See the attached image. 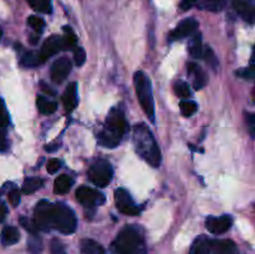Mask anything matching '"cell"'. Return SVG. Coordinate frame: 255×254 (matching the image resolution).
Returning <instances> with one entry per match:
<instances>
[{
  "label": "cell",
  "instance_id": "1",
  "mask_svg": "<svg viewBox=\"0 0 255 254\" xmlns=\"http://www.w3.org/2000/svg\"><path fill=\"white\" fill-rule=\"evenodd\" d=\"M132 141L136 152L147 163L152 167H158L161 164V151L151 129L146 125L139 124L134 127Z\"/></svg>",
  "mask_w": 255,
  "mask_h": 254
},
{
  "label": "cell",
  "instance_id": "2",
  "mask_svg": "<svg viewBox=\"0 0 255 254\" xmlns=\"http://www.w3.org/2000/svg\"><path fill=\"white\" fill-rule=\"evenodd\" d=\"M112 254H147L143 234L137 226H127L111 244Z\"/></svg>",
  "mask_w": 255,
  "mask_h": 254
},
{
  "label": "cell",
  "instance_id": "3",
  "mask_svg": "<svg viewBox=\"0 0 255 254\" xmlns=\"http://www.w3.org/2000/svg\"><path fill=\"white\" fill-rule=\"evenodd\" d=\"M127 129H128V125L125 120L122 111L114 109L106 119L104 129L97 134L99 143L107 148H114L121 142Z\"/></svg>",
  "mask_w": 255,
  "mask_h": 254
},
{
  "label": "cell",
  "instance_id": "4",
  "mask_svg": "<svg viewBox=\"0 0 255 254\" xmlns=\"http://www.w3.org/2000/svg\"><path fill=\"white\" fill-rule=\"evenodd\" d=\"M133 82L142 110L149 119V121L154 122V101L151 80L144 72L137 71L133 76Z\"/></svg>",
  "mask_w": 255,
  "mask_h": 254
},
{
  "label": "cell",
  "instance_id": "5",
  "mask_svg": "<svg viewBox=\"0 0 255 254\" xmlns=\"http://www.w3.org/2000/svg\"><path fill=\"white\" fill-rule=\"evenodd\" d=\"M51 228L62 234H71L77 228V219L74 211L67 204L57 202L51 208Z\"/></svg>",
  "mask_w": 255,
  "mask_h": 254
},
{
  "label": "cell",
  "instance_id": "6",
  "mask_svg": "<svg viewBox=\"0 0 255 254\" xmlns=\"http://www.w3.org/2000/svg\"><path fill=\"white\" fill-rule=\"evenodd\" d=\"M114 171L110 162L97 159L89 169V178L96 187H106L111 182Z\"/></svg>",
  "mask_w": 255,
  "mask_h": 254
},
{
  "label": "cell",
  "instance_id": "7",
  "mask_svg": "<svg viewBox=\"0 0 255 254\" xmlns=\"http://www.w3.org/2000/svg\"><path fill=\"white\" fill-rule=\"evenodd\" d=\"M51 208L52 204L49 201H40L34 211V224L37 231L47 232L51 228Z\"/></svg>",
  "mask_w": 255,
  "mask_h": 254
},
{
  "label": "cell",
  "instance_id": "8",
  "mask_svg": "<svg viewBox=\"0 0 255 254\" xmlns=\"http://www.w3.org/2000/svg\"><path fill=\"white\" fill-rule=\"evenodd\" d=\"M76 199L85 208H95L105 203L106 198L101 192L92 189L90 187H80L76 191Z\"/></svg>",
  "mask_w": 255,
  "mask_h": 254
},
{
  "label": "cell",
  "instance_id": "9",
  "mask_svg": "<svg viewBox=\"0 0 255 254\" xmlns=\"http://www.w3.org/2000/svg\"><path fill=\"white\" fill-rule=\"evenodd\" d=\"M115 201L121 213L127 214V216H137L139 213L138 207L133 202L131 194L125 188H119L115 191Z\"/></svg>",
  "mask_w": 255,
  "mask_h": 254
},
{
  "label": "cell",
  "instance_id": "10",
  "mask_svg": "<svg viewBox=\"0 0 255 254\" xmlns=\"http://www.w3.org/2000/svg\"><path fill=\"white\" fill-rule=\"evenodd\" d=\"M61 50H65V42L64 39L61 36H57V35H51L50 37H47L46 41L42 44L41 50H40V59L41 61H45L49 57L54 56L55 54H57Z\"/></svg>",
  "mask_w": 255,
  "mask_h": 254
},
{
  "label": "cell",
  "instance_id": "11",
  "mask_svg": "<svg viewBox=\"0 0 255 254\" xmlns=\"http://www.w3.org/2000/svg\"><path fill=\"white\" fill-rule=\"evenodd\" d=\"M232 224H233V219L228 214L221 217L211 216L206 219V227L212 234L226 233L227 231H229Z\"/></svg>",
  "mask_w": 255,
  "mask_h": 254
},
{
  "label": "cell",
  "instance_id": "12",
  "mask_svg": "<svg viewBox=\"0 0 255 254\" xmlns=\"http://www.w3.org/2000/svg\"><path fill=\"white\" fill-rule=\"evenodd\" d=\"M198 27V21L193 17L183 20L178 24V26L169 34V41H176V40H182L184 37H188L189 35H193Z\"/></svg>",
  "mask_w": 255,
  "mask_h": 254
},
{
  "label": "cell",
  "instance_id": "13",
  "mask_svg": "<svg viewBox=\"0 0 255 254\" xmlns=\"http://www.w3.org/2000/svg\"><path fill=\"white\" fill-rule=\"evenodd\" d=\"M72 64L67 57H59L51 66V80L55 84H61L71 71Z\"/></svg>",
  "mask_w": 255,
  "mask_h": 254
},
{
  "label": "cell",
  "instance_id": "14",
  "mask_svg": "<svg viewBox=\"0 0 255 254\" xmlns=\"http://www.w3.org/2000/svg\"><path fill=\"white\" fill-rule=\"evenodd\" d=\"M253 0H234V9L239 14V16L248 24H253L255 17Z\"/></svg>",
  "mask_w": 255,
  "mask_h": 254
},
{
  "label": "cell",
  "instance_id": "15",
  "mask_svg": "<svg viewBox=\"0 0 255 254\" xmlns=\"http://www.w3.org/2000/svg\"><path fill=\"white\" fill-rule=\"evenodd\" d=\"M188 74L192 77V81H193V87L196 90H201L202 87H204L208 82V76H207L206 71L202 69L199 65L193 64V62H189L188 64Z\"/></svg>",
  "mask_w": 255,
  "mask_h": 254
},
{
  "label": "cell",
  "instance_id": "16",
  "mask_svg": "<svg viewBox=\"0 0 255 254\" xmlns=\"http://www.w3.org/2000/svg\"><path fill=\"white\" fill-rule=\"evenodd\" d=\"M77 85L76 82H71L67 85L62 95V104H64L66 112H72L77 106Z\"/></svg>",
  "mask_w": 255,
  "mask_h": 254
},
{
  "label": "cell",
  "instance_id": "17",
  "mask_svg": "<svg viewBox=\"0 0 255 254\" xmlns=\"http://www.w3.org/2000/svg\"><path fill=\"white\" fill-rule=\"evenodd\" d=\"M212 254H239V249L233 241L224 239V241H216L212 243Z\"/></svg>",
  "mask_w": 255,
  "mask_h": 254
},
{
  "label": "cell",
  "instance_id": "18",
  "mask_svg": "<svg viewBox=\"0 0 255 254\" xmlns=\"http://www.w3.org/2000/svg\"><path fill=\"white\" fill-rule=\"evenodd\" d=\"M212 243L213 241L209 239L208 237L199 236L192 244L189 254H211Z\"/></svg>",
  "mask_w": 255,
  "mask_h": 254
},
{
  "label": "cell",
  "instance_id": "19",
  "mask_svg": "<svg viewBox=\"0 0 255 254\" xmlns=\"http://www.w3.org/2000/svg\"><path fill=\"white\" fill-rule=\"evenodd\" d=\"M20 239V233L15 227L12 226H6L2 228L1 234H0V241L4 247L12 246V244H16Z\"/></svg>",
  "mask_w": 255,
  "mask_h": 254
},
{
  "label": "cell",
  "instance_id": "20",
  "mask_svg": "<svg viewBox=\"0 0 255 254\" xmlns=\"http://www.w3.org/2000/svg\"><path fill=\"white\" fill-rule=\"evenodd\" d=\"M72 178L67 174H61L56 178L54 183V192L56 194H65L70 191V188L72 187Z\"/></svg>",
  "mask_w": 255,
  "mask_h": 254
},
{
  "label": "cell",
  "instance_id": "21",
  "mask_svg": "<svg viewBox=\"0 0 255 254\" xmlns=\"http://www.w3.org/2000/svg\"><path fill=\"white\" fill-rule=\"evenodd\" d=\"M81 252L82 254H106L104 247L94 239H82Z\"/></svg>",
  "mask_w": 255,
  "mask_h": 254
},
{
  "label": "cell",
  "instance_id": "22",
  "mask_svg": "<svg viewBox=\"0 0 255 254\" xmlns=\"http://www.w3.org/2000/svg\"><path fill=\"white\" fill-rule=\"evenodd\" d=\"M189 54L194 59H201L203 56V47H202V35L201 34H194L192 36L191 41L188 45Z\"/></svg>",
  "mask_w": 255,
  "mask_h": 254
},
{
  "label": "cell",
  "instance_id": "23",
  "mask_svg": "<svg viewBox=\"0 0 255 254\" xmlns=\"http://www.w3.org/2000/svg\"><path fill=\"white\" fill-rule=\"evenodd\" d=\"M42 187V179L39 177H27L24 181L21 187L22 193L25 194H32L34 192L39 191Z\"/></svg>",
  "mask_w": 255,
  "mask_h": 254
},
{
  "label": "cell",
  "instance_id": "24",
  "mask_svg": "<svg viewBox=\"0 0 255 254\" xmlns=\"http://www.w3.org/2000/svg\"><path fill=\"white\" fill-rule=\"evenodd\" d=\"M36 105L39 107V111L42 115H52L57 110V104L55 101L46 99L44 96H39L36 100Z\"/></svg>",
  "mask_w": 255,
  "mask_h": 254
},
{
  "label": "cell",
  "instance_id": "25",
  "mask_svg": "<svg viewBox=\"0 0 255 254\" xmlns=\"http://www.w3.org/2000/svg\"><path fill=\"white\" fill-rule=\"evenodd\" d=\"M227 0H203L199 2V7L204 10H208L212 12H219L226 7Z\"/></svg>",
  "mask_w": 255,
  "mask_h": 254
},
{
  "label": "cell",
  "instance_id": "26",
  "mask_svg": "<svg viewBox=\"0 0 255 254\" xmlns=\"http://www.w3.org/2000/svg\"><path fill=\"white\" fill-rule=\"evenodd\" d=\"M21 65L25 67H36L37 65L41 64V59L40 55L36 54L35 51H27L22 55L21 57Z\"/></svg>",
  "mask_w": 255,
  "mask_h": 254
},
{
  "label": "cell",
  "instance_id": "27",
  "mask_svg": "<svg viewBox=\"0 0 255 254\" xmlns=\"http://www.w3.org/2000/svg\"><path fill=\"white\" fill-rule=\"evenodd\" d=\"M35 11L49 14L51 11V0H26Z\"/></svg>",
  "mask_w": 255,
  "mask_h": 254
},
{
  "label": "cell",
  "instance_id": "28",
  "mask_svg": "<svg viewBox=\"0 0 255 254\" xmlns=\"http://www.w3.org/2000/svg\"><path fill=\"white\" fill-rule=\"evenodd\" d=\"M27 249H29L30 254H41L42 242L37 234H31V237L27 241Z\"/></svg>",
  "mask_w": 255,
  "mask_h": 254
},
{
  "label": "cell",
  "instance_id": "29",
  "mask_svg": "<svg viewBox=\"0 0 255 254\" xmlns=\"http://www.w3.org/2000/svg\"><path fill=\"white\" fill-rule=\"evenodd\" d=\"M179 109H181V114L186 117H191L192 115L196 114L197 111V104L191 100H183L179 104Z\"/></svg>",
  "mask_w": 255,
  "mask_h": 254
},
{
  "label": "cell",
  "instance_id": "30",
  "mask_svg": "<svg viewBox=\"0 0 255 254\" xmlns=\"http://www.w3.org/2000/svg\"><path fill=\"white\" fill-rule=\"evenodd\" d=\"M64 32H65V36L62 37V39H64V42H65V49H72L77 42L76 35H75V32L72 31L71 27L69 26L64 27Z\"/></svg>",
  "mask_w": 255,
  "mask_h": 254
},
{
  "label": "cell",
  "instance_id": "31",
  "mask_svg": "<svg viewBox=\"0 0 255 254\" xmlns=\"http://www.w3.org/2000/svg\"><path fill=\"white\" fill-rule=\"evenodd\" d=\"M174 92L177 94V96L182 97V99H187L191 96V89H189L188 84L184 81H178L174 85Z\"/></svg>",
  "mask_w": 255,
  "mask_h": 254
},
{
  "label": "cell",
  "instance_id": "32",
  "mask_svg": "<svg viewBox=\"0 0 255 254\" xmlns=\"http://www.w3.org/2000/svg\"><path fill=\"white\" fill-rule=\"evenodd\" d=\"M27 24H29L30 26L37 32H41L45 26L44 19H42V17L36 16V15H31V16H29V19H27Z\"/></svg>",
  "mask_w": 255,
  "mask_h": 254
},
{
  "label": "cell",
  "instance_id": "33",
  "mask_svg": "<svg viewBox=\"0 0 255 254\" xmlns=\"http://www.w3.org/2000/svg\"><path fill=\"white\" fill-rule=\"evenodd\" d=\"M9 114H7V110L5 107L4 101L0 99V127L2 128H6L9 126Z\"/></svg>",
  "mask_w": 255,
  "mask_h": 254
},
{
  "label": "cell",
  "instance_id": "34",
  "mask_svg": "<svg viewBox=\"0 0 255 254\" xmlns=\"http://www.w3.org/2000/svg\"><path fill=\"white\" fill-rule=\"evenodd\" d=\"M74 60L76 66H82L86 61V52L82 47H76L74 51Z\"/></svg>",
  "mask_w": 255,
  "mask_h": 254
},
{
  "label": "cell",
  "instance_id": "35",
  "mask_svg": "<svg viewBox=\"0 0 255 254\" xmlns=\"http://www.w3.org/2000/svg\"><path fill=\"white\" fill-rule=\"evenodd\" d=\"M50 252H51V254H66L64 244L56 238L52 239L51 243H50Z\"/></svg>",
  "mask_w": 255,
  "mask_h": 254
},
{
  "label": "cell",
  "instance_id": "36",
  "mask_svg": "<svg viewBox=\"0 0 255 254\" xmlns=\"http://www.w3.org/2000/svg\"><path fill=\"white\" fill-rule=\"evenodd\" d=\"M20 224H21V226L24 227L30 234H37V229L36 227H35L34 222L30 221V219L26 218V217H21V218H20Z\"/></svg>",
  "mask_w": 255,
  "mask_h": 254
},
{
  "label": "cell",
  "instance_id": "37",
  "mask_svg": "<svg viewBox=\"0 0 255 254\" xmlns=\"http://www.w3.org/2000/svg\"><path fill=\"white\" fill-rule=\"evenodd\" d=\"M7 197H9L10 204H11L12 207H16L17 204L20 203V192L17 191L14 186H12V188L9 191Z\"/></svg>",
  "mask_w": 255,
  "mask_h": 254
},
{
  "label": "cell",
  "instance_id": "38",
  "mask_svg": "<svg viewBox=\"0 0 255 254\" xmlns=\"http://www.w3.org/2000/svg\"><path fill=\"white\" fill-rule=\"evenodd\" d=\"M204 57H206V61L212 66V69H217V66H218V61H217L216 55H214V52L212 51V49L207 47Z\"/></svg>",
  "mask_w": 255,
  "mask_h": 254
},
{
  "label": "cell",
  "instance_id": "39",
  "mask_svg": "<svg viewBox=\"0 0 255 254\" xmlns=\"http://www.w3.org/2000/svg\"><path fill=\"white\" fill-rule=\"evenodd\" d=\"M60 167H61V162H60L59 159H51V161H49V163H47L46 168L50 174H54L59 171Z\"/></svg>",
  "mask_w": 255,
  "mask_h": 254
},
{
  "label": "cell",
  "instance_id": "40",
  "mask_svg": "<svg viewBox=\"0 0 255 254\" xmlns=\"http://www.w3.org/2000/svg\"><path fill=\"white\" fill-rule=\"evenodd\" d=\"M247 122H248L251 136L254 137L255 136V116L253 114H247Z\"/></svg>",
  "mask_w": 255,
  "mask_h": 254
},
{
  "label": "cell",
  "instance_id": "41",
  "mask_svg": "<svg viewBox=\"0 0 255 254\" xmlns=\"http://www.w3.org/2000/svg\"><path fill=\"white\" fill-rule=\"evenodd\" d=\"M7 148L6 134H5V128L0 127V152L5 151Z\"/></svg>",
  "mask_w": 255,
  "mask_h": 254
},
{
  "label": "cell",
  "instance_id": "42",
  "mask_svg": "<svg viewBox=\"0 0 255 254\" xmlns=\"http://www.w3.org/2000/svg\"><path fill=\"white\" fill-rule=\"evenodd\" d=\"M196 2H197V0H182V2L179 6H181L182 10H189L192 6H194V5H196Z\"/></svg>",
  "mask_w": 255,
  "mask_h": 254
},
{
  "label": "cell",
  "instance_id": "43",
  "mask_svg": "<svg viewBox=\"0 0 255 254\" xmlns=\"http://www.w3.org/2000/svg\"><path fill=\"white\" fill-rule=\"evenodd\" d=\"M6 214H7L6 206H5V203L0 202V222L4 221L5 217H6Z\"/></svg>",
  "mask_w": 255,
  "mask_h": 254
},
{
  "label": "cell",
  "instance_id": "44",
  "mask_svg": "<svg viewBox=\"0 0 255 254\" xmlns=\"http://www.w3.org/2000/svg\"><path fill=\"white\" fill-rule=\"evenodd\" d=\"M1 35H2V31H1V29H0V39H1Z\"/></svg>",
  "mask_w": 255,
  "mask_h": 254
}]
</instances>
